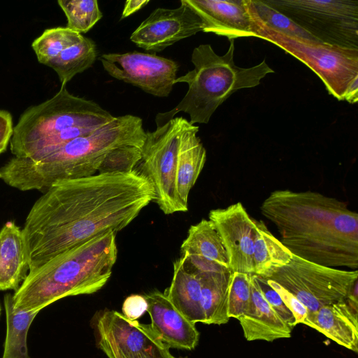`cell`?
<instances>
[{
    "label": "cell",
    "instance_id": "ffe728a7",
    "mask_svg": "<svg viewBox=\"0 0 358 358\" xmlns=\"http://www.w3.org/2000/svg\"><path fill=\"white\" fill-rule=\"evenodd\" d=\"M199 127L189 124L182 133L177 157L176 190L184 211L188 210L189 194L206 160V151L196 134Z\"/></svg>",
    "mask_w": 358,
    "mask_h": 358
},
{
    "label": "cell",
    "instance_id": "f1b7e54d",
    "mask_svg": "<svg viewBox=\"0 0 358 358\" xmlns=\"http://www.w3.org/2000/svg\"><path fill=\"white\" fill-rule=\"evenodd\" d=\"M251 301V274L231 272L227 306L229 317L238 319L248 309Z\"/></svg>",
    "mask_w": 358,
    "mask_h": 358
},
{
    "label": "cell",
    "instance_id": "d6986e66",
    "mask_svg": "<svg viewBox=\"0 0 358 358\" xmlns=\"http://www.w3.org/2000/svg\"><path fill=\"white\" fill-rule=\"evenodd\" d=\"M338 345L358 352V310L341 301L325 305L308 315L303 323Z\"/></svg>",
    "mask_w": 358,
    "mask_h": 358
},
{
    "label": "cell",
    "instance_id": "e575fe53",
    "mask_svg": "<svg viewBox=\"0 0 358 358\" xmlns=\"http://www.w3.org/2000/svg\"><path fill=\"white\" fill-rule=\"evenodd\" d=\"M13 117L10 112L0 110V155L5 152L13 134Z\"/></svg>",
    "mask_w": 358,
    "mask_h": 358
},
{
    "label": "cell",
    "instance_id": "52a82bcc",
    "mask_svg": "<svg viewBox=\"0 0 358 358\" xmlns=\"http://www.w3.org/2000/svg\"><path fill=\"white\" fill-rule=\"evenodd\" d=\"M250 9L256 37L269 41L297 58L322 80L329 94L344 101L350 84L358 78V50L288 36L264 25Z\"/></svg>",
    "mask_w": 358,
    "mask_h": 358
},
{
    "label": "cell",
    "instance_id": "8d00e7d4",
    "mask_svg": "<svg viewBox=\"0 0 358 358\" xmlns=\"http://www.w3.org/2000/svg\"><path fill=\"white\" fill-rule=\"evenodd\" d=\"M344 101H347L350 103H355L358 101V78H356L348 86Z\"/></svg>",
    "mask_w": 358,
    "mask_h": 358
},
{
    "label": "cell",
    "instance_id": "2e32d148",
    "mask_svg": "<svg viewBox=\"0 0 358 358\" xmlns=\"http://www.w3.org/2000/svg\"><path fill=\"white\" fill-rule=\"evenodd\" d=\"M180 250L186 264L198 274L231 271L221 238L209 220L189 227Z\"/></svg>",
    "mask_w": 358,
    "mask_h": 358
},
{
    "label": "cell",
    "instance_id": "d4e9b609",
    "mask_svg": "<svg viewBox=\"0 0 358 358\" xmlns=\"http://www.w3.org/2000/svg\"><path fill=\"white\" fill-rule=\"evenodd\" d=\"M231 271L199 274L201 282V306L206 324H223L229 320L227 294Z\"/></svg>",
    "mask_w": 358,
    "mask_h": 358
},
{
    "label": "cell",
    "instance_id": "603a6c76",
    "mask_svg": "<svg viewBox=\"0 0 358 358\" xmlns=\"http://www.w3.org/2000/svg\"><path fill=\"white\" fill-rule=\"evenodd\" d=\"M255 223L254 274L268 278L276 268L287 264L293 255L267 229L264 222L255 220Z\"/></svg>",
    "mask_w": 358,
    "mask_h": 358
},
{
    "label": "cell",
    "instance_id": "4dcf8cb0",
    "mask_svg": "<svg viewBox=\"0 0 358 358\" xmlns=\"http://www.w3.org/2000/svg\"><path fill=\"white\" fill-rule=\"evenodd\" d=\"M141 159V148L122 145L109 152L99 166V173H127L135 169Z\"/></svg>",
    "mask_w": 358,
    "mask_h": 358
},
{
    "label": "cell",
    "instance_id": "8fae6325",
    "mask_svg": "<svg viewBox=\"0 0 358 358\" xmlns=\"http://www.w3.org/2000/svg\"><path fill=\"white\" fill-rule=\"evenodd\" d=\"M97 347L108 358H173L150 324L105 309L94 319Z\"/></svg>",
    "mask_w": 358,
    "mask_h": 358
},
{
    "label": "cell",
    "instance_id": "d6a6232c",
    "mask_svg": "<svg viewBox=\"0 0 358 358\" xmlns=\"http://www.w3.org/2000/svg\"><path fill=\"white\" fill-rule=\"evenodd\" d=\"M268 285L280 295L287 308L292 313L296 324L303 323L307 318L309 311L306 307L292 294L274 281L267 279Z\"/></svg>",
    "mask_w": 358,
    "mask_h": 358
},
{
    "label": "cell",
    "instance_id": "ac0fdd59",
    "mask_svg": "<svg viewBox=\"0 0 358 358\" xmlns=\"http://www.w3.org/2000/svg\"><path fill=\"white\" fill-rule=\"evenodd\" d=\"M238 320L248 341L271 342L291 337L292 328L272 309L264 297L255 275L251 274V301L247 311Z\"/></svg>",
    "mask_w": 358,
    "mask_h": 358
},
{
    "label": "cell",
    "instance_id": "277c9868",
    "mask_svg": "<svg viewBox=\"0 0 358 358\" xmlns=\"http://www.w3.org/2000/svg\"><path fill=\"white\" fill-rule=\"evenodd\" d=\"M115 235L114 231L99 234L29 272L13 294L14 306L25 312H40L61 299L101 289L117 260Z\"/></svg>",
    "mask_w": 358,
    "mask_h": 358
},
{
    "label": "cell",
    "instance_id": "9a60e30c",
    "mask_svg": "<svg viewBox=\"0 0 358 358\" xmlns=\"http://www.w3.org/2000/svg\"><path fill=\"white\" fill-rule=\"evenodd\" d=\"M201 17L203 31L229 40L256 37L250 0H184Z\"/></svg>",
    "mask_w": 358,
    "mask_h": 358
},
{
    "label": "cell",
    "instance_id": "4fadbf2b",
    "mask_svg": "<svg viewBox=\"0 0 358 358\" xmlns=\"http://www.w3.org/2000/svg\"><path fill=\"white\" fill-rule=\"evenodd\" d=\"M203 29L201 17L181 0L177 8L154 10L131 34L130 39L145 50L158 52Z\"/></svg>",
    "mask_w": 358,
    "mask_h": 358
},
{
    "label": "cell",
    "instance_id": "836d02e7",
    "mask_svg": "<svg viewBox=\"0 0 358 358\" xmlns=\"http://www.w3.org/2000/svg\"><path fill=\"white\" fill-rule=\"evenodd\" d=\"M147 308L148 302L144 295L131 294L124 299L122 313L130 320H138L147 311Z\"/></svg>",
    "mask_w": 358,
    "mask_h": 358
},
{
    "label": "cell",
    "instance_id": "8992f818",
    "mask_svg": "<svg viewBox=\"0 0 358 358\" xmlns=\"http://www.w3.org/2000/svg\"><path fill=\"white\" fill-rule=\"evenodd\" d=\"M113 118L96 102L76 96L62 85L52 98L28 108L20 115L10 141V151L17 157H38L64 130L100 127Z\"/></svg>",
    "mask_w": 358,
    "mask_h": 358
},
{
    "label": "cell",
    "instance_id": "d590c367",
    "mask_svg": "<svg viewBox=\"0 0 358 358\" xmlns=\"http://www.w3.org/2000/svg\"><path fill=\"white\" fill-rule=\"evenodd\" d=\"M150 2L149 0H128L124 3L121 20L126 18L131 14L139 10Z\"/></svg>",
    "mask_w": 358,
    "mask_h": 358
},
{
    "label": "cell",
    "instance_id": "cb8c5ba5",
    "mask_svg": "<svg viewBox=\"0 0 358 358\" xmlns=\"http://www.w3.org/2000/svg\"><path fill=\"white\" fill-rule=\"evenodd\" d=\"M6 316V334L2 358H29L27 335L29 327L39 312H25L16 308L13 294L3 297Z\"/></svg>",
    "mask_w": 358,
    "mask_h": 358
},
{
    "label": "cell",
    "instance_id": "7a4b0ae2",
    "mask_svg": "<svg viewBox=\"0 0 358 358\" xmlns=\"http://www.w3.org/2000/svg\"><path fill=\"white\" fill-rule=\"evenodd\" d=\"M260 209L292 255L327 267L358 268V214L345 202L312 191L279 189Z\"/></svg>",
    "mask_w": 358,
    "mask_h": 358
},
{
    "label": "cell",
    "instance_id": "7c38bea8",
    "mask_svg": "<svg viewBox=\"0 0 358 358\" xmlns=\"http://www.w3.org/2000/svg\"><path fill=\"white\" fill-rule=\"evenodd\" d=\"M99 59L112 77L159 97L169 95L179 67L172 59L136 51L103 54Z\"/></svg>",
    "mask_w": 358,
    "mask_h": 358
},
{
    "label": "cell",
    "instance_id": "ba28073f",
    "mask_svg": "<svg viewBox=\"0 0 358 358\" xmlns=\"http://www.w3.org/2000/svg\"><path fill=\"white\" fill-rule=\"evenodd\" d=\"M317 41L358 50V1L266 0Z\"/></svg>",
    "mask_w": 358,
    "mask_h": 358
},
{
    "label": "cell",
    "instance_id": "30bf717a",
    "mask_svg": "<svg viewBox=\"0 0 358 358\" xmlns=\"http://www.w3.org/2000/svg\"><path fill=\"white\" fill-rule=\"evenodd\" d=\"M189 122L176 117L153 131H145L141 148V172L152 183L155 201L166 215L185 212L176 190L177 157L182 133Z\"/></svg>",
    "mask_w": 358,
    "mask_h": 358
},
{
    "label": "cell",
    "instance_id": "484cf974",
    "mask_svg": "<svg viewBox=\"0 0 358 358\" xmlns=\"http://www.w3.org/2000/svg\"><path fill=\"white\" fill-rule=\"evenodd\" d=\"M96 57L94 41L83 36L78 43L61 52L48 66L57 73L62 85H66L76 75L90 68Z\"/></svg>",
    "mask_w": 358,
    "mask_h": 358
},
{
    "label": "cell",
    "instance_id": "1f68e13d",
    "mask_svg": "<svg viewBox=\"0 0 358 358\" xmlns=\"http://www.w3.org/2000/svg\"><path fill=\"white\" fill-rule=\"evenodd\" d=\"M255 278L266 301L276 314L293 329L297 324L295 317L285 305L278 293L268 285L266 278L257 275Z\"/></svg>",
    "mask_w": 358,
    "mask_h": 358
},
{
    "label": "cell",
    "instance_id": "e0dca14e",
    "mask_svg": "<svg viewBox=\"0 0 358 358\" xmlns=\"http://www.w3.org/2000/svg\"><path fill=\"white\" fill-rule=\"evenodd\" d=\"M144 296L150 326L160 339L169 348L194 349L200 335L195 324L181 315L164 292L155 290Z\"/></svg>",
    "mask_w": 358,
    "mask_h": 358
},
{
    "label": "cell",
    "instance_id": "4316f807",
    "mask_svg": "<svg viewBox=\"0 0 358 358\" xmlns=\"http://www.w3.org/2000/svg\"><path fill=\"white\" fill-rule=\"evenodd\" d=\"M83 36L66 27L49 28L33 41L31 47L38 61L48 66L61 52L78 43Z\"/></svg>",
    "mask_w": 358,
    "mask_h": 358
},
{
    "label": "cell",
    "instance_id": "f546056e",
    "mask_svg": "<svg viewBox=\"0 0 358 358\" xmlns=\"http://www.w3.org/2000/svg\"><path fill=\"white\" fill-rule=\"evenodd\" d=\"M251 1L257 15L264 25L288 36L317 41L289 18L264 1L251 0Z\"/></svg>",
    "mask_w": 358,
    "mask_h": 358
},
{
    "label": "cell",
    "instance_id": "3957f363",
    "mask_svg": "<svg viewBox=\"0 0 358 358\" xmlns=\"http://www.w3.org/2000/svg\"><path fill=\"white\" fill-rule=\"evenodd\" d=\"M145 139L141 118L132 115L114 117L92 133L71 140L44 155L12 157L0 167V179L21 191L44 193L58 181L96 173L112 150L128 145L141 148Z\"/></svg>",
    "mask_w": 358,
    "mask_h": 358
},
{
    "label": "cell",
    "instance_id": "5b68a950",
    "mask_svg": "<svg viewBox=\"0 0 358 358\" xmlns=\"http://www.w3.org/2000/svg\"><path fill=\"white\" fill-rule=\"evenodd\" d=\"M234 55V40H230L229 48L223 55H217L210 44L196 47L191 59L194 69L174 80V84L187 83L188 90L175 108L157 113V127L180 112L189 115L192 124H207L216 109L233 93L256 87L267 74L274 73L265 59L252 67L238 66Z\"/></svg>",
    "mask_w": 358,
    "mask_h": 358
},
{
    "label": "cell",
    "instance_id": "5bb4252c",
    "mask_svg": "<svg viewBox=\"0 0 358 358\" xmlns=\"http://www.w3.org/2000/svg\"><path fill=\"white\" fill-rule=\"evenodd\" d=\"M209 220L216 229L225 248L231 272L254 273L255 220L241 202L225 208L211 210Z\"/></svg>",
    "mask_w": 358,
    "mask_h": 358
},
{
    "label": "cell",
    "instance_id": "74e56055",
    "mask_svg": "<svg viewBox=\"0 0 358 358\" xmlns=\"http://www.w3.org/2000/svg\"><path fill=\"white\" fill-rule=\"evenodd\" d=\"M1 306L0 304V316H1Z\"/></svg>",
    "mask_w": 358,
    "mask_h": 358
},
{
    "label": "cell",
    "instance_id": "83f0119b",
    "mask_svg": "<svg viewBox=\"0 0 358 358\" xmlns=\"http://www.w3.org/2000/svg\"><path fill=\"white\" fill-rule=\"evenodd\" d=\"M66 19V27L78 34L86 33L103 15L96 0H59Z\"/></svg>",
    "mask_w": 358,
    "mask_h": 358
},
{
    "label": "cell",
    "instance_id": "7402d4cb",
    "mask_svg": "<svg viewBox=\"0 0 358 358\" xmlns=\"http://www.w3.org/2000/svg\"><path fill=\"white\" fill-rule=\"evenodd\" d=\"M164 293L179 313L189 322L204 323L200 276L190 269L182 257L173 262L172 280Z\"/></svg>",
    "mask_w": 358,
    "mask_h": 358
},
{
    "label": "cell",
    "instance_id": "6da1fadb",
    "mask_svg": "<svg viewBox=\"0 0 358 358\" xmlns=\"http://www.w3.org/2000/svg\"><path fill=\"white\" fill-rule=\"evenodd\" d=\"M155 199L152 183L136 169L57 182L34 203L22 229L29 272L94 236L123 229Z\"/></svg>",
    "mask_w": 358,
    "mask_h": 358
},
{
    "label": "cell",
    "instance_id": "9c48e42d",
    "mask_svg": "<svg viewBox=\"0 0 358 358\" xmlns=\"http://www.w3.org/2000/svg\"><path fill=\"white\" fill-rule=\"evenodd\" d=\"M267 279L292 294L310 315L345 300L357 282L358 272L324 266L293 255L287 264L276 268Z\"/></svg>",
    "mask_w": 358,
    "mask_h": 358
},
{
    "label": "cell",
    "instance_id": "44dd1931",
    "mask_svg": "<svg viewBox=\"0 0 358 358\" xmlns=\"http://www.w3.org/2000/svg\"><path fill=\"white\" fill-rule=\"evenodd\" d=\"M29 272L22 229L7 221L0 230V290L15 292Z\"/></svg>",
    "mask_w": 358,
    "mask_h": 358
},
{
    "label": "cell",
    "instance_id": "f35d334b",
    "mask_svg": "<svg viewBox=\"0 0 358 358\" xmlns=\"http://www.w3.org/2000/svg\"><path fill=\"white\" fill-rule=\"evenodd\" d=\"M173 358H182V357H174Z\"/></svg>",
    "mask_w": 358,
    "mask_h": 358
}]
</instances>
